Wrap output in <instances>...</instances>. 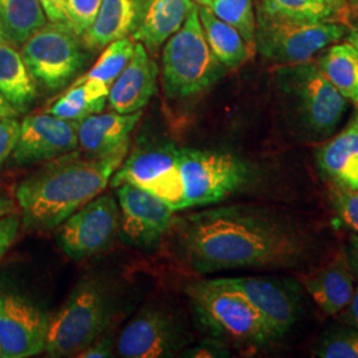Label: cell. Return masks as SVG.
<instances>
[{"mask_svg":"<svg viewBox=\"0 0 358 358\" xmlns=\"http://www.w3.org/2000/svg\"><path fill=\"white\" fill-rule=\"evenodd\" d=\"M346 32L348 28L336 20H294L260 10L255 45L264 57L275 63L297 64L340 41Z\"/></svg>","mask_w":358,"mask_h":358,"instance_id":"52a82bcc","label":"cell"},{"mask_svg":"<svg viewBox=\"0 0 358 358\" xmlns=\"http://www.w3.org/2000/svg\"><path fill=\"white\" fill-rule=\"evenodd\" d=\"M185 208L214 205L248 183L251 170L236 155L217 150L179 149Z\"/></svg>","mask_w":358,"mask_h":358,"instance_id":"ba28073f","label":"cell"},{"mask_svg":"<svg viewBox=\"0 0 358 358\" xmlns=\"http://www.w3.org/2000/svg\"><path fill=\"white\" fill-rule=\"evenodd\" d=\"M153 0H103L97 17L80 36L90 50H101L120 38L133 36L142 26Z\"/></svg>","mask_w":358,"mask_h":358,"instance_id":"ac0fdd59","label":"cell"},{"mask_svg":"<svg viewBox=\"0 0 358 358\" xmlns=\"http://www.w3.org/2000/svg\"><path fill=\"white\" fill-rule=\"evenodd\" d=\"M186 294L198 320L217 340L243 348H262L276 340L256 308L229 278L192 282Z\"/></svg>","mask_w":358,"mask_h":358,"instance_id":"3957f363","label":"cell"},{"mask_svg":"<svg viewBox=\"0 0 358 358\" xmlns=\"http://www.w3.org/2000/svg\"><path fill=\"white\" fill-rule=\"evenodd\" d=\"M128 148L105 157L65 154L24 179L16 189L24 226L38 231L60 227L66 217L106 189Z\"/></svg>","mask_w":358,"mask_h":358,"instance_id":"7a4b0ae2","label":"cell"},{"mask_svg":"<svg viewBox=\"0 0 358 358\" xmlns=\"http://www.w3.org/2000/svg\"><path fill=\"white\" fill-rule=\"evenodd\" d=\"M352 1H353L356 6H358V0H352Z\"/></svg>","mask_w":358,"mask_h":358,"instance_id":"bcb514c9","label":"cell"},{"mask_svg":"<svg viewBox=\"0 0 358 358\" xmlns=\"http://www.w3.org/2000/svg\"><path fill=\"white\" fill-rule=\"evenodd\" d=\"M206 40L214 56L226 68H238L247 62L251 48L235 27L219 19L208 7H198Z\"/></svg>","mask_w":358,"mask_h":358,"instance_id":"cb8c5ba5","label":"cell"},{"mask_svg":"<svg viewBox=\"0 0 358 358\" xmlns=\"http://www.w3.org/2000/svg\"><path fill=\"white\" fill-rule=\"evenodd\" d=\"M199 6H206V7H208L210 6V3L213 1V0H195Z\"/></svg>","mask_w":358,"mask_h":358,"instance_id":"f6af8a7d","label":"cell"},{"mask_svg":"<svg viewBox=\"0 0 358 358\" xmlns=\"http://www.w3.org/2000/svg\"><path fill=\"white\" fill-rule=\"evenodd\" d=\"M103 0H65L68 26L81 36L94 22Z\"/></svg>","mask_w":358,"mask_h":358,"instance_id":"1f68e13d","label":"cell"},{"mask_svg":"<svg viewBox=\"0 0 358 358\" xmlns=\"http://www.w3.org/2000/svg\"><path fill=\"white\" fill-rule=\"evenodd\" d=\"M187 341V333L170 313L149 308L124 328L117 341V352L125 358L170 357Z\"/></svg>","mask_w":358,"mask_h":358,"instance_id":"4fadbf2b","label":"cell"},{"mask_svg":"<svg viewBox=\"0 0 358 358\" xmlns=\"http://www.w3.org/2000/svg\"><path fill=\"white\" fill-rule=\"evenodd\" d=\"M195 6L192 0H153L142 26L131 38L149 51H157L183 26Z\"/></svg>","mask_w":358,"mask_h":358,"instance_id":"7402d4cb","label":"cell"},{"mask_svg":"<svg viewBox=\"0 0 358 358\" xmlns=\"http://www.w3.org/2000/svg\"><path fill=\"white\" fill-rule=\"evenodd\" d=\"M0 43H7V44H11L10 40L6 35V31H4V27L1 24V20H0Z\"/></svg>","mask_w":358,"mask_h":358,"instance_id":"ee69618b","label":"cell"},{"mask_svg":"<svg viewBox=\"0 0 358 358\" xmlns=\"http://www.w3.org/2000/svg\"><path fill=\"white\" fill-rule=\"evenodd\" d=\"M38 1H40V6L45 13L48 22L68 26V17H66V11H65V0H38Z\"/></svg>","mask_w":358,"mask_h":358,"instance_id":"d590c367","label":"cell"},{"mask_svg":"<svg viewBox=\"0 0 358 358\" xmlns=\"http://www.w3.org/2000/svg\"><path fill=\"white\" fill-rule=\"evenodd\" d=\"M17 115H19L17 110L0 93V117H13V118H16Z\"/></svg>","mask_w":358,"mask_h":358,"instance_id":"60d3db41","label":"cell"},{"mask_svg":"<svg viewBox=\"0 0 358 358\" xmlns=\"http://www.w3.org/2000/svg\"><path fill=\"white\" fill-rule=\"evenodd\" d=\"M13 213H16L13 199L8 195H6L4 192H0V219L7 217Z\"/></svg>","mask_w":358,"mask_h":358,"instance_id":"ab89813d","label":"cell"},{"mask_svg":"<svg viewBox=\"0 0 358 358\" xmlns=\"http://www.w3.org/2000/svg\"><path fill=\"white\" fill-rule=\"evenodd\" d=\"M343 312H344L343 320L346 325L358 329V284L357 287L355 288V294L352 296L350 303L348 304V307Z\"/></svg>","mask_w":358,"mask_h":358,"instance_id":"74e56055","label":"cell"},{"mask_svg":"<svg viewBox=\"0 0 358 358\" xmlns=\"http://www.w3.org/2000/svg\"><path fill=\"white\" fill-rule=\"evenodd\" d=\"M0 20L6 35L15 47L47 23L38 0H0Z\"/></svg>","mask_w":358,"mask_h":358,"instance_id":"4316f807","label":"cell"},{"mask_svg":"<svg viewBox=\"0 0 358 358\" xmlns=\"http://www.w3.org/2000/svg\"><path fill=\"white\" fill-rule=\"evenodd\" d=\"M317 164L333 185L358 190L357 117L321 148Z\"/></svg>","mask_w":358,"mask_h":358,"instance_id":"44dd1931","label":"cell"},{"mask_svg":"<svg viewBox=\"0 0 358 358\" xmlns=\"http://www.w3.org/2000/svg\"><path fill=\"white\" fill-rule=\"evenodd\" d=\"M113 341L110 337H99L96 341H93L90 346H87L77 357L84 358H105L113 356L112 353Z\"/></svg>","mask_w":358,"mask_h":358,"instance_id":"8d00e7d4","label":"cell"},{"mask_svg":"<svg viewBox=\"0 0 358 358\" xmlns=\"http://www.w3.org/2000/svg\"><path fill=\"white\" fill-rule=\"evenodd\" d=\"M0 93L19 115L26 113L38 99L36 81L29 73L22 53L7 43H0Z\"/></svg>","mask_w":358,"mask_h":358,"instance_id":"603a6c76","label":"cell"},{"mask_svg":"<svg viewBox=\"0 0 358 358\" xmlns=\"http://www.w3.org/2000/svg\"><path fill=\"white\" fill-rule=\"evenodd\" d=\"M208 8L224 20L235 27L243 36L251 50L255 47L256 22L252 8V0H213Z\"/></svg>","mask_w":358,"mask_h":358,"instance_id":"f546056e","label":"cell"},{"mask_svg":"<svg viewBox=\"0 0 358 358\" xmlns=\"http://www.w3.org/2000/svg\"><path fill=\"white\" fill-rule=\"evenodd\" d=\"M158 65L149 56L145 45L136 43L134 52L125 69L109 90L108 103L122 115L142 110L157 90Z\"/></svg>","mask_w":358,"mask_h":358,"instance_id":"e0dca14e","label":"cell"},{"mask_svg":"<svg viewBox=\"0 0 358 358\" xmlns=\"http://www.w3.org/2000/svg\"><path fill=\"white\" fill-rule=\"evenodd\" d=\"M331 198L337 215L358 235V190L333 185Z\"/></svg>","mask_w":358,"mask_h":358,"instance_id":"d6a6232c","label":"cell"},{"mask_svg":"<svg viewBox=\"0 0 358 358\" xmlns=\"http://www.w3.org/2000/svg\"><path fill=\"white\" fill-rule=\"evenodd\" d=\"M134 185L153 194L174 211L185 210L179 148L173 143L150 145L129 155L110 178V185Z\"/></svg>","mask_w":358,"mask_h":358,"instance_id":"30bf717a","label":"cell"},{"mask_svg":"<svg viewBox=\"0 0 358 358\" xmlns=\"http://www.w3.org/2000/svg\"><path fill=\"white\" fill-rule=\"evenodd\" d=\"M109 90V87L94 78L75 81L71 90L52 103L47 113L72 121H81L90 115L101 113L108 103Z\"/></svg>","mask_w":358,"mask_h":358,"instance_id":"484cf974","label":"cell"},{"mask_svg":"<svg viewBox=\"0 0 358 358\" xmlns=\"http://www.w3.org/2000/svg\"><path fill=\"white\" fill-rule=\"evenodd\" d=\"M315 356L320 358H358V329L348 325L328 331L316 346Z\"/></svg>","mask_w":358,"mask_h":358,"instance_id":"4dcf8cb0","label":"cell"},{"mask_svg":"<svg viewBox=\"0 0 358 358\" xmlns=\"http://www.w3.org/2000/svg\"><path fill=\"white\" fill-rule=\"evenodd\" d=\"M80 36L60 23H45L22 44V56L34 80L45 90H63L87 64Z\"/></svg>","mask_w":358,"mask_h":358,"instance_id":"9c48e42d","label":"cell"},{"mask_svg":"<svg viewBox=\"0 0 358 358\" xmlns=\"http://www.w3.org/2000/svg\"><path fill=\"white\" fill-rule=\"evenodd\" d=\"M177 245L196 273L291 269L315 252V238L292 217L256 206H222L174 219Z\"/></svg>","mask_w":358,"mask_h":358,"instance_id":"6da1fadb","label":"cell"},{"mask_svg":"<svg viewBox=\"0 0 358 358\" xmlns=\"http://www.w3.org/2000/svg\"><path fill=\"white\" fill-rule=\"evenodd\" d=\"M124 239L131 245L158 243L174 223V210L141 187L124 183L115 187Z\"/></svg>","mask_w":358,"mask_h":358,"instance_id":"5bb4252c","label":"cell"},{"mask_svg":"<svg viewBox=\"0 0 358 358\" xmlns=\"http://www.w3.org/2000/svg\"><path fill=\"white\" fill-rule=\"evenodd\" d=\"M224 73L206 40L198 6L183 26L169 38L162 56V85L169 97L183 99L202 93Z\"/></svg>","mask_w":358,"mask_h":358,"instance_id":"8992f818","label":"cell"},{"mask_svg":"<svg viewBox=\"0 0 358 358\" xmlns=\"http://www.w3.org/2000/svg\"><path fill=\"white\" fill-rule=\"evenodd\" d=\"M78 121L56 115H27L20 122V134L11 159L28 166L75 152L78 146Z\"/></svg>","mask_w":358,"mask_h":358,"instance_id":"9a60e30c","label":"cell"},{"mask_svg":"<svg viewBox=\"0 0 358 358\" xmlns=\"http://www.w3.org/2000/svg\"><path fill=\"white\" fill-rule=\"evenodd\" d=\"M317 65L348 103L358 108V51L349 43H334L322 52Z\"/></svg>","mask_w":358,"mask_h":358,"instance_id":"d4e9b609","label":"cell"},{"mask_svg":"<svg viewBox=\"0 0 358 358\" xmlns=\"http://www.w3.org/2000/svg\"><path fill=\"white\" fill-rule=\"evenodd\" d=\"M337 11H344L346 8L348 0H328Z\"/></svg>","mask_w":358,"mask_h":358,"instance_id":"7bdbcfd3","label":"cell"},{"mask_svg":"<svg viewBox=\"0 0 358 358\" xmlns=\"http://www.w3.org/2000/svg\"><path fill=\"white\" fill-rule=\"evenodd\" d=\"M20 222L22 219L16 213L0 219V259L6 255V252L16 241Z\"/></svg>","mask_w":358,"mask_h":358,"instance_id":"e575fe53","label":"cell"},{"mask_svg":"<svg viewBox=\"0 0 358 358\" xmlns=\"http://www.w3.org/2000/svg\"><path fill=\"white\" fill-rule=\"evenodd\" d=\"M304 285L313 301L327 313H341L355 294V273L344 251H340L324 267L309 273Z\"/></svg>","mask_w":358,"mask_h":358,"instance_id":"ffe728a7","label":"cell"},{"mask_svg":"<svg viewBox=\"0 0 358 358\" xmlns=\"http://www.w3.org/2000/svg\"><path fill=\"white\" fill-rule=\"evenodd\" d=\"M134 45L136 43L130 36L115 40L113 43L108 44L97 63L93 65V68L84 76L78 77L77 83L94 78L110 88L115 78L121 75V72L130 62L134 52Z\"/></svg>","mask_w":358,"mask_h":358,"instance_id":"83f0119b","label":"cell"},{"mask_svg":"<svg viewBox=\"0 0 358 358\" xmlns=\"http://www.w3.org/2000/svg\"><path fill=\"white\" fill-rule=\"evenodd\" d=\"M142 112L130 115L97 113L78 121V145L84 154L105 157L129 146V137L138 124Z\"/></svg>","mask_w":358,"mask_h":358,"instance_id":"d6986e66","label":"cell"},{"mask_svg":"<svg viewBox=\"0 0 358 358\" xmlns=\"http://www.w3.org/2000/svg\"><path fill=\"white\" fill-rule=\"evenodd\" d=\"M345 36L346 41H349L358 51V20L350 28H348Z\"/></svg>","mask_w":358,"mask_h":358,"instance_id":"b9f144b4","label":"cell"},{"mask_svg":"<svg viewBox=\"0 0 358 358\" xmlns=\"http://www.w3.org/2000/svg\"><path fill=\"white\" fill-rule=\"evenodd\" d=\"M276 84L288 115L312 138L329 137L348 110V101L317 63L284 65L276 72Z\"/></svg>","mask_w":358,"mask_h":358,"instance_id":"5b68a950","label":"cell"},{"mask_svg":"<svg viewBox=\"0 0 358 358\" xmlns=\"http://www.w3.org/2000/svg\"><path fill=\"white\" fill-rule=\"evenodd\" d=\"M346 257L353 273L358 276V235L355 234L349 238V243L346 247Z\"/></svg>","mask_w":358,"mask_h":358,"instance_id":"f35d334b","label":"cell"},{"mask_svg":"<svg viewBox=\"0 0 358 358\" xmlns=\"http://www.w3.org/2000/svg\"><path fill=\"white\" fill-rule=\"evenodd\" d=\"M356 117H357V120H358V115H356Z\"/></svg>","mask_w":358,"mask_h":358,"instance_id":"c3c4849f","label":"cell"},{"mask_svg":"<svg viewBox=\"0 0 358 358\" xmlns=\"http://www.w3.org/2000/svg\"><path fill=\"white\" fill-rule=\"evenodd\" d=\"M113 313L115 301L109 287L99 278H84L51 315L44 352L50 357H77L101 337Z\"/></svg>","mask_w":358,"mask_h":358,"instance_id":"277c9868","label":"cell"},{"mask_svg":"<svg viewBox=\"0 0 358 358\" xmlns=\"http://www.w3.org/2000/svg\"><path fill=\"white\" fill-rule=\"evenodd\" d=\"M256 308L275 338L289 332L301 310L300 292L294 282L268 276L229 278Z\"/></svg>","mask_w":358,"mask_h":358,"instance_id":"2e32d148","label":"cell"},{"mask_svg":"<svg viewBox=\"0 0 358 358\" xmlns=\"http://www.w3.org/2000/svg\"><path fill=\"white\" fill-rule=\"evenodd\" d=\"M51 315L17 294H0L1 357L27 358L45 350Z\"/></svg>","mask_w":358,"mask_h":358,"instance_id":"7c38bea8","label":"cell"},{"mask_svg":"<svg viewBox=\"0 0 358 358\" xmlns=\"http://www.w3.org/2000/svg\"><path fill=\"white\" fill-rule=\"evenodd\" d=\"M120 226L118 202L110 194H100L60 224L57 244L68 257L84 260L108 248Z\"/></svg>","mask_w":358,"mask_h":358,"instance_id":"8fae6325","label":"cell"},{"mask_svg":"<svg viewBox=\"0 0 358 358\" xmlns=\"http://www.w3.org/2000/svg\"><path fill=\"white\" fill-rule=\"evenodd\" d=\"M266 13L304 22L333 20L338 13L328 0H262Z\"/></svg>","mask_w":358,"mask_h":358,"instance_id":"f1b7e54d","label":"cell"},{"mask_svg":"<svg viewBox=\"0 0 358 358\" xmlns=\"http://www.w3.org/2000/svg\"><path fill=\"white\" fill-rule=\"evenodd\" d=\"M0 357H1V348H0Z\"/></svg>","mask_w":358,"mask_h":358,"instance_id":"7dc6e473","label":"cell"},{"mask_svg":"<svg viewBox=\"0 0 358 358\" xmlns=\"http://www.w3.org/2000/svg\"><path fill=\"white\" fill-rule=\"evenodd\" d=\"M20 134V122L13 117H0V169L11 158Z\"/></svg>","mask_w":358,"mask_h":358,"instance_id":"836d02e7","label":"cell"}]
</instances>
